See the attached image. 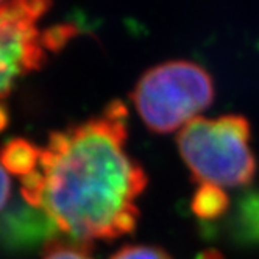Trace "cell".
Returning <instances> with one entry per match:
<instances>
[{"mask_svg":"<svg viewBox=\"0 0 259 259\" xmlns=\"http://www.w3.org/2000/svg\"><path fill=\"white\" fill-rule=\"evenodd\" d=\"M50 7L41 0L0 2V103L17 80L44 64L50 49L36 24Z\"/></svg>","mask_w":259,"mask_h":259,"instance_id":"277c9868","label":"cell"},{"mask_svg":"<svg viewBox=\"0 0 259 259\" xmlns=\"http://www.w3.org/2000/svg\"><path fill=\"white\" fill-rule=\"evenodd\" d=\"M109 259H172L167 251L149 245H128L120 248Z\"/></svg>","mask_w":259,"mask_h":259,"instance_id":"30bf717a","label":"cell"},{"mask_svg":"<svg viewBox=\"0 0 259 259\" xmlns=\"http://www.w3.org/2000/svg\"><path fill=\"white\" fill-rule=\"evenodd\" d=\"M198 259H225V257L217 250H206V251L200 253Z\"/></svg>","mask_w":259,"mask_h":259,"instance_id":"7c38bea8","label":"cell"},{"mask_svg":"<svg viewBox=\"0 0 259 259\" xmlns=\"http://www.w3.org/2000/svg\"><path fill=\"white\" fill-rule=\"evenodd\" d=\"M60 230L41 209L16 203L0 214V245L7 250H28L39 242L58 240Z\"/></svg>","mask_w":259,"mask_h":259,"instance_id":"5b68a950","label":"cell"},{"mask_svg":"<svg viewBox=\"0 0 259 259\" xmlns=\"http://www.w3.org/2000/svg\"><path fill=\"white\" fill-rule=\"evenodd\" d=\"M10 195H11V181L8 172L5 170L2 162H0V211L7 206Z\"/></svg>","mask_w":259,"mask_h":259,"instance_id":"8fae6325","label":"cell"},{"mask_svg":"<svg viewBox=\"0 0 259 259\" xmlns=\"http://www.w3.org/2000/svg\"><path fill=\"white\" fill-rule=\"evenodd\" d=\"M132 100L144 123L156 133L181 130L214 100V81L192 61H167L147 70Z\"/></svg>","mask_w":259,"mask_h":259,"instance_id":"3957f363","label":"cell"},{"mask_svg":"<svg viewBox=\"0 0 259 259\" xmlns=\"http://www.w3.org/2000/svg\"><path fill=\"white\" fill-rule=\"evenodd\" d=\"M250 138L244 116H198L180 130L177 142L194 180L224 189L247 186L254 178L257 164Z\"/></svg>","mask_w":259,"mask_h":259,"instance_id":"7a4b0ae2","label":"cell"},{"mask_svg":"<svg viewBox=\"0 0 259 259\" xmlns=\"http://www.w3.org/2000/svg\"><path fill=\"white\" fill-rule=\"evenodd\" d=\"M39 161V147L27 139L16 138L4 145L0 152V162L7 172L24 178L30 175Z\"/></svg>","mask_w":259,"mask_h":259,"instance_id":"52a82bcc","label":"cell"},{"mask_svg":"<svg viewBox=\"0 0 259 259\" xmlns=\"http://www.w3.org/2000/svg\"><path fill=\"white\" fill-rule=\"evenodd\" d=\"M191 206L197 217L203 220H215L228 212L230 200L225 189L212 184H200L194 194Z\"/></svg>","mask_w":259,"mask_h":259,"instance_id":"ba28073f","label":"cell"},{"mask_svg":"<svg viewBox=\"0 0 259 259\" xmlns=\"http://www.w3.org/2000/svg\"><path fill=\"white\" fill-rule=\"evenodd\" d=\"M7 123H8V111L2 103H0V132L7 126Z\"/></svg>","mask_w":259,"mask_h":259,"instance_id":"4fadbf2b","label":"cell"},{"mask_svg":"<svg viewBox=\"0 0 259 259\" xmlns=\"http://www.w3.org/2000/svg\"><path fill=\"white\" fill-rule=\"evenodd\" d=\"M230 225L237 240L259 245V191H250L237 200Z\"/></svg>","mask_w":259,"mask_h":259,"instance_id":"8992f818","label":"cell"},{"mask_svg":"<svg viewBox=\"0 0 259 259\" xmlns=\"http://www.w3.org/2000/svg\"><path fill=\"white\" fill-rule=\"evenodd\" d=\"M128 111L113 100L99 116L53 132L36 169L21 178L27 205L50 217L73 242L133 233L147 175L126 150Z\"/></svg>","mask_w":259,"mask_h":259,"instance_id":"6da1fadb","label":"cell"},{"mask_svg":"<svg viewBox=\"0 0 259 259\" xmlns=\"http://www.w3.org/2000/svg\"><path fill=\"white\" fill-rule=\"evenodd\" d=\"M84 248V245L75 242L67 244L61 240H53L46 245L42 259H92Z\"/></svg>","mask_w":259,"mask_h":259,"instance_id":"9c48e42d","label":"cell"}]
</instances>
